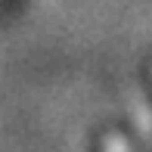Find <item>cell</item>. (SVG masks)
<instances>
[{
    "label": "cell",
    "instance_id": "6da1fadb",
    "mask_svg": "<svg viewBox=\"0 0 152 152\" xmlns=\"http://www.w3.org/2000/svg\"><path fill=\"white\" fill-rule=\"evenodd\" d=\"M106 152H130V146H127V140H124V137H109L106 140Z\"/></svg>",
    "mask_w": 152,
    "mask_h": 152
}]
</instances>
